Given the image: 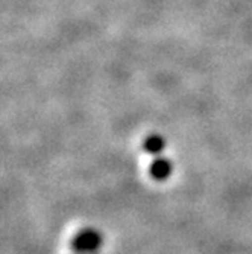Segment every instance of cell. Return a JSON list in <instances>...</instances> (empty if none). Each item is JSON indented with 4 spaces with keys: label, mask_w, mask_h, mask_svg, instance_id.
<instances>
[{
    "label": "cell",
    "mask_w": 252,
    "mask_h": 254,
    "mask_svg": "<svg viewBox=\"0 0 252 254\" xmlns=\"http://www.w3.org/2000/svg\"><path fill=\"white\" fill-rule=\"evenodd\" d=\"M102 244V238L99 232L93 228H85L78 232V235L72 241V248L78 254H90L95 253Z\"/></svg>",
    "instance_id": "6da1fadb"
},
{
    "label": "cell",
    "mask_w": 252,
    "mask_h": 254,
    "mask_svg": "<svg viewBox=\"0 0 252 254\" xmlns=\"http://www.w3.org/2000/svg\"><path fill=\"white\" fill-rule=\"evenodd\" d=\"M172 169H173L172 161L163 157H158L149 165V175L156 181H164L172 175Z\"/></svg>",
    "instance_id": "7a4b0ae2"
},
{
    "label": "cell",
    "mask_w": 252,
    "mask_h": 254,
    "mask_svg": "<svg viewBox=\"0 0 252 254\" xmlns=\"http://www.w3.org/2000/svg\"><path fill=\"white\" fill-rule=\"evenodd\" d=\"M164 149V138L161 135H156V134H152L149 137L145 138L143 142V151H146L148 154H161Z\"/></svg>",
    "instance_id": "3957f363"
}]
</instances>
